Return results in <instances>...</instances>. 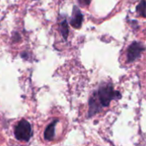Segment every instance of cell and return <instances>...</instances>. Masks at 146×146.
Returning a JSON list of instances; mask_svg holds the SVG:
<instances>
[{
	"label": "cell",
	"mask_w": 146,
	"mask_h": 146,
	"mask_svg": "<svg viewBox=\"0 0 146 146\" xmlns=\"http://www.w3.org/2000/svg\"><path fill=\"white\" fill-rule=\"evenodd\" d=\"M78 2L82 6H88L90 4L91 0H78Z\"/></svg>",
	"instance_id": "9"
},
{
	"label": "cell",
	"mask_w": 146,
	"mask_h": 146,
	"mask_svg": "<svg viewBox=\"0 0 146 146\" xmlns=\"http://www.w3.org/2000/svg\"><path fill=\"white\" fill-rule=\"evenodd\" d=\"M102 105L100 104L96 93H95L92 97L90 100V112H89V116H93L96 114L97 112H99L102 108Z\"/></svg>",
	"instance_id": "5"
},
{
	"label": "cell",
	"mask_w": 146,
	"mask_h": 146,
	"mask_svg": "<svg viewBox=\"0 0 146 146\" xmlns=\"http://www.w3.org/2000/svg\"><path fill=\"white\" fill-rule=\"evenodd\" d=\"M143 51V46L138 42H133L127 49V62L131 63L138 58Z\"/></svg>",
	"instance_id": "3"
},
{
	"label": "cell",
	"mask_w": 146,
	"mask_h": 146,
	"mask_svg": "<svg viewBox=\"0 0 146 146\" xmlns=\"http://www.w3.org/2000/svg\"><path fill=\"white\" fill-rule=\"evenodd\" d=\"M96 96L102 107H108L112 100L120 96L119 93L113 90V87L111 84H106L101 86L96 93Z\"/></svg>",
	"instance_id": "1"
},
{
	"label": "cell",
	"mask_w": 146,
	"mask_h": 146,
	"mask_svg": "<svg viewBox=\"0 0 146 146\" xmlns=\"http://www.w3.org/2000/svg\"><path fill=\"white\" fill-rule=\"evenodd\" d=\"M137 11H138V13L142 17H146V1L142 0V1L140 2V4L137 7Z\"/></svg>",
	"instance_id": "7"
},
{
	"label": "cell",
	"mask_w": 146,
	"mask_h": 146,
	"mask_svg": "<svg viewBox=\"0 0 146 146\" xmlns=\"http://www.w3.org/2000/svg\"><path fill=\"white\" fill-rule=\"evenodd\" d=\"M83 14L79 11V9L77 6L73 7V12H72V18L70 20V25L75 28V29H79L82 25L83 23Z\"/></svg>",
	"instance_id": "4"
},
{
	"label": "cell",
	"mask_w": 146,
	"mask_h": 146,
	"mask_svg": "<svg viewBox=\"0 0 146 146\" xmlns=\"http://www.w3.org/2000/svg\"><path fill=\"white\" fill-rule=\"evenodd\" d=\"M58 123V120H53L46 129L45 133H44V137L46 140H52L54 137V131H55V125Z\"/></svg>",
	"instance_id": "6"
},
{
	"label": "cell",
	"mask_w": 146,
	"mask_h": 146,
	"mask_svg": "<svg viewBox=\"0 0 146 146\" xmlns=\"http://www.w3.org/2000/svg\"><path fill=\"white\" fill-rule=\"evenodd\" d=\"M15 136L20 141H29L32 136V128L29 122L22 119L15 128Z\"/></svg>",
	"instance_id": "2"
},
{
	"label": "cell",
	"mask_w": 146,
	"mask_h": 146,
	"mask_svg": "<svg viewBox=\"0 0 146 146\" xmlns=\"http://www.w3.org/2000/svg\"><path fill=\"white\" fill-rule=\"evenodd\" d=\"M60 31H61V34H62L63 37L66 40L67 36H68V34H69V29H68V25H67L66 21H64V22L61 23V24H60Z\"/></svg>",
	"instance_id": "8"
}]
</instances>
